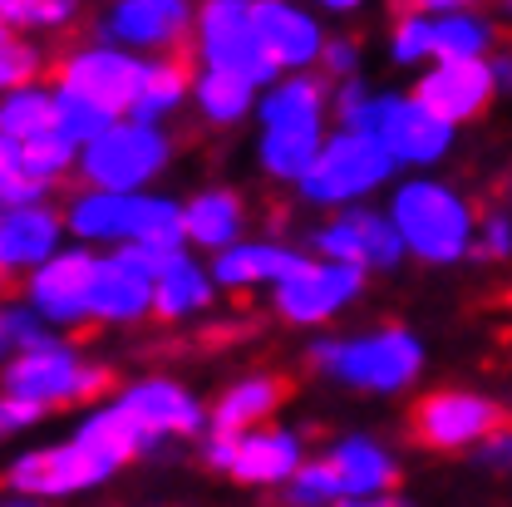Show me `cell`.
I'll return each mask as SVG.
<instances>
[{
  "label": "cell",
  "mask_w": 512,
  "mask_h": 507,
  "mask_svg": "<svg viewBox=\"0 0 512 507\" xmlns=\"http://www.w3.org/2000/svg\"><path fill=\"white\" fill-rule=\"evenodd\" d=\"M389 222L404 242V256L429 261V266H453L468 261L473 242H478V212L463 192L444 183V178H424L414 173L409 183H394L389 192Z\"/></svg>",
  "instance_id": "1"
},
{
  "label": "cell",
  "mask_w": 512,
  "mask_h": 507,
  "mask_svg": "<svg viewBox=\"0 0 512 507\" xmlns=\"http://www.w3.org/2000/svg\"><path fill=\"white\" fill-rule=\"evenodd\" d=\"M311 365L325 380L360 389V394H399L424 375V340L404 325L325 335V340H311Z\"/></svg>",
  "instance_id": "2"
},
{
  "label": "cell",
  "mask_w": 512,
  "mask_h": 507,
  "mask_svg": "<svg viewBox=\"0 0 512 507\" xmlns=\"http://www.w3.org/2000/svg\"><path fill=\"white\" fill-rule=\"evenodd\" d=\"M498 55V25L473 10V5H409L389 25V60L414 69V64H463V60H493Z\"/></svg>",
  "instance_id": "3"
},
{
  "label": "cell",
  "mask_w": 512,
  "mask_h": 507,
  "mask_svg": "<svg viewBox=\"0 0 512 507\" xmlns=\"http://www.w3.org/2000/svg\"><path fill=\"white\" fill-rule=\"evenodd\" d=\"M104 389H109V370L94 365L89 355H79L69 340L10 355L0 365V394L25 399V404H35L45 414H55V409H94Z\"/></svg>",
  "instance_id": "4"
},
{
  "label": "cell",
  "mask_w": 512,
  "mask_h": 507,
  "mask_svg": "<svg viewBox=\"0 0 512 507\" xmlns=\"http://www.w3.org/2000/svg\"><path fill=\"white\" fill-rule=\"evenodd\" d=\"M394 158L384 153L375 138H360V133H330L325 148H320L316 168L306 173L301 183V202L325 207V212H350V207H370V197L384 192L394 183Z\"/></svg>",
  "instance_id": "5"
},
{
  "label": "cell",
  "mask_w": 512,
  "mask_h": 507,
  "mask_svg": "<svg viewBox=\"0 0 512 507\" xmlns=\"http://www.w3.org/2000/svg\"><path fill=\"white\" fill-rule=\"evenodd\" d=\"M173 163V138L138 119H119L104 138L79 148V183L94 192H148Z\"/></svg>",
  "instance_id": "6"
},
{
  "label": "cell",
  "mask_w": 512,
  "mask_h": 507,
  "mask_svg": "<svg viewBox=\"0 0 512 507\" xmlns=\"http://www.w3.org/2000/svg\"><path fill=\"white\" fill-rule=\"evenodd\" d=\"M119 468L104 463L99 453H89L74 439H60V444H40V448H20L0 483L10 498H35V503H64V498H79L99 483H109Z\"/></svg>",
  "instance_id": "7"
},
{
  "label": "cell",
  "mask_w": 512,
  "mask_h": 507,
  "mask_svg": "<svg viewBox=\"0 0 512 507\" xmlns=\"http://www.w3.org/2000/svg\"><path fill=\"white\" fill-rule=\"evenodd\" d=\"M50 69H55V89L60 94H74V99L94 104L109 119H128L133 99H138V84L148 74V60H138L128 50H114L104 40H84V45H69Z\"/></svg>",
  "instance_id": "8"
},
{
  "label": "cell",
  "mask_w": 512,
  "mask_h": 507,
  "mask_svg": "<svg viewBox=\"0 0 512 507\" xmlns=\"http://www.w3.org/2000/svg\"><path fill=\"white\" fill-rule=\"evenodd\" d=\"M192 50H197V69H227L252 79L266 94L281 74L266 60L261 35L252 20V0H207L197 5V30H192Z\"/></svg>",
  "instance_id": "9"
},
{
  "label": "cell",
  "mask_w": 512,
  "mask_h": 507,
  "mask_svg": "<svg viewBox=\"0 0 512 507\" xmlns=\"http://www.w3.org/2000/svg\"><path fill=\"white\" fill-rule=\"evenodd\" d=\"M197 5L188 0H114L94 20V40L128 50L138 60H173V50L192 45Z\"/></svg>",
  "instance_id": "10"
},
{
  "label": "cell",
  "mask_w": 512,
  "mask_h": 507,
  "mask_svg": "<svg viewBox=\"0 0 512 507\" xmlns=\"http://www.w3.org/2000/svg\"><path fill=\"white\" fill-rule=\"evenodd\" d=\"M94 266L99 252L69 242L64 252H55L40 271H30L20 281V301L45 320L50 330H79V325H94L89 316V296H94Z\"/></svg>",
  "instance_id": "11"
},
{
  "label": "cell",
  "mask_w": 512,
  "mask_h": 507,
  "mask_svg": "<svg viewBox=\"0 0 512 507\" xmlns=\"http://www.w3.org/2000/svg\"><path fill=\"white\" fill-rule=\"evenodd\" d=\"M365 291V271L345 266V261H325V256H306L276 291L271 306L276 316L291 325H330L340 311H350Z\"/></svg>",
  "instance_id": "12"
},
{
  "label": "cell",
  "mask_w": 512,
  "mask_h": 507,
  "mask_svg": "<svg viewBox=\"0 0 512 507\" xmlns=\"http://www.w3.org/2000/svg\"><path fill=\"white\" fill-rule=\"evenodd\" d=\"M503 424V409L488 399V394H473V389H434L419 399L414 409V439L434 453H463V448H478L493 439V429Z\"/></svg>",
  "instance_id": "13"
},
{
  "label": "cell",
  "mask_w": 512,
  "mask_h": 507,
  "mask_svg": "<svg viewBox=\"0 0 512 507\" xmlns=\"http://www.w3.org/2000/svg\"><path fill=\"white\" fill-rule=\"evenodd\" d=\"M311 252L325 261H345V266H360L365 276L370 271H394L404 261V242L389 222L384 207H350V212H330L311 232Z\"/></svg>",
  "instance_id": "14"
},
{
  "label": "cell",
  "mask_w": 512,
  "mask_h": 507,
  "mask_svg": "<svg viewBox=\"0 0 512 507\" xmlns=\"http://www.w3.org/2000/svg\"><path fill=\"white\" fill-rule=\"evenodd\" d=\"M252 20L276 74H316L320 69L325 40H330L320 10L291 5V0H252Z\"/></svg>",
  "instance_id": "15"
},
{
  "label": "cell",
  "mask_w": 512,
  "mask_h": 507,
  "mask_svg": "<svg viewBox=\"0 0 512 507\" xmlns=\"http://www.w3.org/2000/svg\"><path fill=\"white\" fill-rule=\"evenodd\" d=\"M128 414L153 434V444H168V439H197L207 434V409L202 399L192 394L188 384L168 380V375H148V380H133L114 394Z\"/></svg>",
  "instance_id": "16"
},
{
  "label": "cell",
  "mask_w": 512,
  "mask_h": 507,
  "mask_svg": "<svg viewBox=\"0 0 512 507\" xmlns=\"http://www.w3.org/2000/svg\"><path fill=\"white\" fill-rule=\"evenodd\" d=\"M493 94H498V84H493L488 60L429 64V69H419V79H414V99H419L429 114H439L448 128L473 124V119L493 104Z\"/></svg>",
  "instance_id": "17"
},
{
  "label": "cell",
  "mask_w": 512,
  "mask_h": 507,
  "mask_svg": "<svg viewBox=\"0 0 512 507\" xmlns=\"http://www.w3.org/2000/svg\"><path fill=\"white\" fill-rule=\"evenodd\" d=\"M94 325H138L153 316V271L133 252H99L94 266Z\"/></svg>",
  "instance_id": "18"
},
{
  "label": "cell",
  "mask_w": 512,
  "mask_h": 507,
  "mask_svg": "<svg viewBox=\"0 0 512 507\" xmlns=\"http://www.w3.org/2000/svg\"><path fill=\"white\" fill-rule=\"evenodd\" d=\"M64 212L50 207H25V212H0V286L5 281H25L30 271H40L55 252H64Z\"/></svg>",
  "instance_id": "19"
},
{
  "label": "cell",
  "mask_w": 512,
  "mask_h": 507,
  "mask_svg": "<svg viewBox=\"0 0 512 507\" xmlns=\"http://www.w3.org/2000/svg\"><path fill=\"white\" fill-rule=\"evenodd\" d=\"M306 439L296 429H281V424H266L237 439L232 453V478L242 488H286L301 468H306Z\"/></svg>",
  "instance_id": "20"
},
{
  "label": "cell",
  "mask_w": 512,
  "mask_h": 507,
  "mask_svg": "<svg viewBox=\"0 0 512 507\" xmlns=\"http://www.w3.org/2000/svg\"><path fill=\"white\" fill-rule=\"evenodd\" d=\"M325 463L340 483V498L355 503V498H389L399 488V458L370 439V434H345L325 448Z\"/></svg>",
  "instance_id": "21"
},
{
  "label": "cell",
  "mask_w": 512,
  "mask_h": 507,
  "mask_svg": "<svg viewBox=\"0 0 512 507\" xmlns=\"http://www.w3.org/2000/svg\"><path fill=\"white\" fill-rule=\"evenodd\" d=\"M301 261H306L301 247H286V242H276V237H247V242H237L232 252L212 256L207 266H212L217 291H256V286H271V291H276Z\"/></svg>",
  "instance_id": "22"
},
{
  "label": "cell",
  "mask_w": 512,
  "mask_h": 507,
  "mask_svg": "<svg viewBox=\"0 0 512 507\" xmlns=\"http://www.w3.org/2000/svg\"><path fill=\"white\" fill-rule=\"evenodd\" d=\"M183 237L188 252L222 256L237 242H247V202L232 188H202L183 202Z\"/></svg>",
  "instance_id": "23"
},
{
  "label": "cell",
  "mask_w": 512,
  "mask_h": 507,
  "mask_svg": "<svg viewBox=\"0 0 512 507\" xmlns=\"http://www.w3.org/2000/svg\"><path fill=\"white\" fill-rule=\"evenodd\" d=\"M281 404H286V380H281V375H266V370L242 375V380L227 384V389L217 394V404L207 409V434L242 439V434H252V429H266V419H271Z\"/></svg>",
  "instance_id": "24"
},
{
  "label": "cell",
  "mask_w": 512,
  "mask_h": 507,
  "mask_svg": "<svg viewBox=\"0 0 512 507\" xmlns=\"http://www.w3.org/2000/svg\"><path fill=\"white\" fill-rule=\"evenodd\" d=\"M74 444H84L89 453H99L104 463H114V468H124L133 458H143V453H153V434L128 414L119 399H99L94 409H84V419L74 424V434H69Z\"/></svg>",
  "instance_id": "25"
},
{
  "label": "cell",
  "mask_w": 512,
  "mask_h": 507,
  "mask_svg": "<svg viewBox=\"0 0 512 507\" xmlns=\"http://www.w3.org/2000/svg\"><path fill=\"white\" fill-rule=\"evenodd\" d=\"M217 306V281H212V266L197 261L192 252H183L178 261H168L158 276H153V316L178 325L192 320L202 311Z\"/></svg>",
  "instance_id": "26"
},
{
  "label": "cell",
  "mask_w": 512,
  "mask_h": 507,
  "mask_svg": "<svg viewBox=\"0 0 512 507\" xmlns=\"http://www.w3.org/2000/svg\"><path fill=\"white\" fill-rule=\"evenodd\" d=\"M325 124H286V128H261V143H256V163L266 178L276 183H291L301 188L306 173L316 168L320 148H325Z\"/></svg>",
  "instance_id": "27"
},
{
  "label": "cell",
  "mask_w": 512,
  "mask_h": 507,
  "mask_svg": "<svg viewBox=\"0 0 512 507\" xmlns=\"http://www.w3.org/2000/svg\"><path fill=\"white\" fill-rule=\"evenodd\" d=\"M335 94L325 84V74H281L261 104H256V119L261 128H286V124H325Z\"/></svg>",
  "instance_id": "28"
},
{
  "label": "cell",
  "mask_w": 512,
  "mask_h": 507,
  "mask_svg": "<svg viewBox=\"0 0 512 507\" xmlns=\"http://www.w3.org/2000/svg\"><path fill=\"white\" fill-rule=\"evenodd\" d=\"M192 104H197V114L207 124L232 128V124H242L247 114H256L261 89H256L252 79H242V74H227V69H197L192 74Z\"/></svg>",
  "instance_id": "29"
},
{
  "label": "cell",
  "mask_w": 512,
  "mask_h": 507,
  "mask_svg": "<svg viewBox=\"0 0 512 507\" xmlns=\"http://www.w3.org/2000/svg\"><path fill=\"white\" fill-rule=\"evenodd\" d=\"M183 104H192V69L178 55L173 60H148V74L138 84V99H133V114L138 124L163 128V119H173Z\"/></svg>",
  "instance_id": "30"
},
{
  "label": "cell",
  "mask_w": 512,
  "mask_h": 507,
  "mask_svg": "<svg viewBox=\"0 0 512 507\" xmlns=\"http://www.w3.org/2000/svg\"><path fill=\"white\" fill-rule=\"evenodd\" d=\"M0 133L15 143L55 133V84H25L0 94Z\"/></svg>",
  "instance_id": "31"
},
{
  "label": "cell",
  "mask_w": 512,
  "mask_h": 507,
  "mask_svg": "<svg viewBox=\"0 0 512 507\" xmlns=\"http://www.w3.org/2000/svg\"><path fill=\"white\" fill-rule=\"evenodd\" d=\"M84 10L74 0H0V20L15 35H50V30H69Z\"/></svg>",
  "instance_id": "32"
},
{
  "label": "cell",
  "mask_w": 512,
  "mask_h": 507,
  "mask_svg": "<svg viewBox=\"0 0 512 507\" xmlns=\"http://www.w3.org/2000/svg\"><path fill=\"white\" fill-rule=\"evenodd\" d=\"M20 173H25V178H35V183L60 188L69 173H79V148H69L60 133L30 138V143H20Z\"/></svg>",
  "instance_id": "33"
},
{
  "label": "cell",
  "mask_w": 512,
  "mask_h": 507,
  "mask_svg": "<svg viewBox=\"0 0 512 507\" xmlns=\"http://www.w3.org/2000/svg\"><path fill=\"white\" fill-rule=\"evenodd\" d=\"M45 50L25 35H15L5 20H0V94L10 89H25V84H45Z\"/></svg>",
  "instance_id": "34"
},
{
  "label": "cell",
  "mask_w": 512,
  "mask_h": 507,
  "mask_svg": "<svg viewBox=\"0 0 512 507\" xmlns=\"http://www.w3.org/2000/svg\"><path fill=\"white\" fill-rule=\"evenodd\" d=\"M114 124H119V119H109V114H99L94 104H84V99L55 89V133H60L69 148H89L94 138H104Z\"/></svg>",
  "instance_id": "35"
},
{
  "label": "cell",
  "mask_w": 512,
  "mask_h": 507,
  "mask_svg": "<svg viewBox=\"0 0 512 507\" xmlns=\"http://www.w3.org/2000/svg\"><path fill=\"white\" fill-rule=\"evenodd\" d=\"M281 503L286 507H340V483H335V473H330V463H325V453L320 458H306V468L281 488Z\"/></svg>",
  "instance_id": "36"
},
{
  "label": "cell",
  "mask_w": 512,
  "mask_h": 507,
  "mask_svg": "<svg viewBox=\"0 0 512 507\" xmlns=\"http://www.w3.org/2000/svg\"><path fill=\"white\" fill-rule=\"evenodd\" d=\"M5 340H10V355H25V350H45V345H55V340H64V335L60 330H50V325L35 316L25 301H10V306H5Z\"/></svg>",
  "instance_id": "37"
},
{
  "label": "cell",
  "mask_w": 512,
  "mask_h": 507,
  "mask_svg": "<svg viewBox=\"0 0 512 507\" xmlns=\"http://www.w3.org/2000/svg\"><path fill=\"white\" fill-rule=\"evenodd\" d=\"M360 60L365 55H360V40L355 35H330L325 40V55H320V69L345 84V79H360Z\"/></svg>",
  "instance_id": "38"
},
{
  "label": "cell",
  "mask_w": 512,
  "mask_h": 507,
  "mask_svg": "<svg viewBox=\"0 0 512 507\" xmlns=\"http://www.w3.org/2000/svg\"><path fill=\"white\" fill-rule=\"evenodd\" d=\"M473 256H483V261H508L512 256V217L508 212H493V217H483V222H478Z\"/></svg>",
  "instance_id": "39"
},
{
  "label": "cell",
  "mask_w": 512,
  "mask_h": 507,
  "mask_svg": "<svg viewBox=\"0 0 512 507\" xmlns=\"http://www.w3.org/2000/svg\"><path fill=\"white\" fill-rule=\"evenodd\" d=\"M50 183H35V178H10L0 183V212H25V207H50Z\"/></svg>",
  "instance_id": "40"
},
{
  "label": "cell",
  "mask_w": 512,
  "mask_h": 507,
  "mask_svg": "<svg viewBox=\"0 0 512 507\" xmlns=\"http://www.w3.org/2000/svg\"><path fill=\"white\" fill-rule=\"evenodd\" d=\"M478 463H488V468H512V419H503L498 429H493V439L478 448Z\"/></svg>",
  "instance_id": "41"
},
{
  "label": "cell",
  "mask_w": 512,
  "mask_h": 507,
  "mask_svg": "<svg viewBox=\"0 0 512 507\" xmlns=\"http://www.w3.org/2000/svg\"><path fill=\"white\" fill-rule=\"evenodd\" d=\"M232 453H237V439H227V434H202V463H207V468L232 473Z\"/></svg>",
  "instance_id": "42"
},
{
  "label": "cell",
  "mask_w": 512,
  "mask_h": 507,
  "mask_svg": "<svg viewBox=\"0 0 512 507\" xmlns=\"http://www.w3.org/2000/svg\"><path fill=\"white\" fill-rule=\"evenodd\" d=\"M10 178H20V143L0 133V183H10Z\"/></svg>",
  "instance_id": "43"
},
{
  "label": "cell",
  "mask_w": 512,
  "mask_h": 507,
  "mask_svg": "<svg viewBox=\"0 0 512 507\" xmlns=\"http://www.w3.org/2000/svg\"><path fill=\"white\" fill-rule=\"evenodd\" d=\"M488 69H493V84H498V94H508V89H512V50H498V55L488 60Z\"/></svg>",
  "instance_id": "44"
},
{
  "label": "cell",
  "mask_w": 512,
  "mask_h": 507,
  "mask_svg": "<svg viewBox=\"0 0 512 507\" xmlns=\"http://www.w3.org/2000/svg\"><path fill=\"white\" fill-rule=\"evenodd\" d=\"M340 507H414V503H409V498H394V493H389V498H355V503H340Z\"/></svg>",
  "instance_id": "45"
},
{
  "label": "cell",
  "mask_w": 512,
  "mask_h": 507,
  "mask_svg": "<svg viewBox=\"0 0 512 507\" xmlns=\"http://www.w3.org/2000/svg\"><path fill=\"white\" fill-rule=\"evenodd\" d=\"M320 10H325V15H340V20H350V15H360V5H355V0H325Z\"/></svg>",
  "instance_id": "46"
},
{
  "label": "cell",
  "mask_w": 512,
  "mask_h": 507,
  "mask_svg": "<svg viewBox=\"0 0 512 507\" xmlns=\"http://www.w3.org/2000/svg\"><path fill=\"white\" fill-rule=\"evenodd\" d=\"M10 360V340H5V306H0V365Z\"/></svg>",
  "instance_id": "47"
},
{
  "label": "cell",
  "mask_w": 512,
  "mask_h": 507,
  "mask_svg": "<svg viewBox=\"0 0 512 507\" xmlns=\"http://www.w3.org/2000/svg\"><path fill=\"white\" fill-rule=\"evenodd\" d=\"M0 507H55V503H35V498H5Z\"/></svg>",
  "instance_id": "48"
},
{
  "label": "cell",
  "mask_w": 512,
  "mask_h": 507,
  "mask_svg": "<svg viewBox=\"0 0 512 507\" xmlns=\"http://www.w3.org/2000/svg\"><path fill=\"white\" fill-rule=\"evenodd\" d=\"M508 217H512V192H508Z\"/></svg>",
  "instance_id": "49"
},
{
  "label": "cell",
  "mask_w": 512,
  "mask_h": 507,
  "mask_svg": "<svg viewBox=\"0 0 512 507\" xmlns=\"http://www.w3.org/2000/svg\"><path fill=\"white\" fill-rule=\"evenodd\" d=\"M503 15H508V20H512V5H508V10H503Z\"/></svg>",
  "instance_id": "50"
},
{
  "label": "cell",
  "mask_w": 512,
  "mask_h": 507,
  "mask_svg": "<svg viewBox=\"0 0 512 507\" xmlns=\"http://www.w3.org/2000/svg\"><path fill=\"white\" fill-rule=\"evenodd\" d=\"M0 439H5V424H0Z\"/></svg>",
  "instance_id": "51"
}]
</instances>
